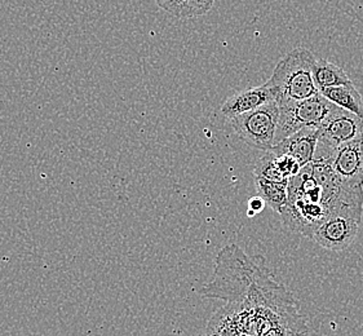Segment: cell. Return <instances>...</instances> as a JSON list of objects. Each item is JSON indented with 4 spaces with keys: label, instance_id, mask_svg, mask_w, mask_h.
Returning a JSON list of instances; mask_svg holds the SVG:
<instances>
[{
    "label": "cell",
    "instance_id": "obj_1",
    "mask_svg": "<svg viewBox=\"0 0 363 336\" xmlns=\"http://www.w3.org/2000/svg\"><path fill=\"white\" fill-rule=\"evenodd\" d=\"M287 193V203L281 211L284 225L312 238L314 230L327 216L323 191L313 175L312 162L291 177Z\"/></svg>",
    "mask_w": 363,
    "mask_h": 336
},
{
    "label": "cell",
    "instance_id": "obj_2",
    "mask_svg": "<svg viewBox=\"0 0 363 336\" xmlns=\"http://www.w3.org/2000/svg\"><path fill=\"white\" fill-rule=\"evenodd\" d=\"M317 59L304 47H298L284 55L277 64L267 82L276 96V101L306 100L320 95L314 81V65Z\"/></svg>",
    "mask_w": 363,
    "mask_h": 336
},
{
    "label": "cell",
    "instance_id": "obj_3",
    "mask_svg": "<svg viewBox=\"0 0 363 336\" xmlns=\"http://www.w3.org/2000/svg\"><path fill=\"white\" fill-rule=\"evenodd\" d=\"M278 106L279 119L274 145L306 127H320L331 110L334 109L335 103L328 101L326 97L320 94L306 100L278 101Z\"/></svg>",
    "mask_w": 363,
    "mask_h": 336
},
{
    "label": "cell",
    "instance_id": "obj_4",
    "mask_svg": "<svg viewBox=\"0 0 363 336\" xmlns=\"http://www.w3.org/2000/svg\"><path fill=\"white\" fill-rule=\"evenodd\" d=\"M278 119V103L270 101L257 109L229 119V123L235 135L250 147L269 152L276 141Z\"/></svg>",
    "mask_w": 363,
    "mask_h": 336
},
{
    "label": "cell",
    "instance_id": "obj_5",
    "mask_svg": "<svg viewBox=\"0 0 363 336\" xmlns=\"http://www.w3.org/2000/svg\"><path fill=\"white\" fill-rule=\"evenodd\" d=\"M362 211H335L327 215L313 233V240L323 249L344 251L356 240Z\"/></svg>",
    "mask_w": 363,
    "mask_h": 336
},
{
    "label": "cell",
    "instance_id": "obj_6",
    "mask_svg": "<svg viewBox=\"0 0 363 336\" xmlns=\"http://www.w3.org/2000/svg\"><path fill=\"white\" fill-rule=\"evenodd\" d=\"M318 130L320 144L330 149H336L345 142L363 136V118L335 105Z\"/></svg>",
    "mask_w": 363,
    "mask_h": 336
},
{
    "label": "cell",
    "instance_id": "obj_7",
    "mask_svg": "<svg viewBox=\"0 0 363 336\" xmlns=\"http://www.w3.org/2000/svg\"><path fill=\"white\" fill-rule=\"evenodd\" d=\"M330 159L342 181L353 188H363V136L331 149Z\"/></svg>",
    "mask_w": 363,
    "mask_h": 336
},
{
    "label": "cell",
    "instance_id": "obj_8",
    "mask_svg": "<svg viewBox=\"0 0 363 336\" xmlns=\"http://www.w3.org/2000/svg\"><path fill=\"white\" fill-rule=\"evenodd\" d=\"M318 144L320 130L318 127L313 125L295 132L294 135L277 142L270 152L276 155H290L300 163L301 167H304L314 159Z\"/></svg>",
    "mask_w": 363,
    "mask_h": 336
},
{
    "label": "cell",
    "instance_id": "obj_9",
    "mask_svg": "<svg viewBox=\"0 0 363 336\" xmlns=\"http://www.w3.org/2000/svg\"><path fill=\"white\" fill-rule=\"evenodd\" d=\"M270 101H276V96L265 83L264 86L248 88L246 91L230 96L225 103L221 105L220 111L224 117L232 119L240 114L257 109Z\"/></svg>",
    "mask_w": 363,
    "mask_h": 336
},
{
    "label": "cell",
    "instance_id": "obj_10",
    "mask_svg": "<svg viewBox=\"0 0 363 336\" xmlns=\"http://www.w3.org/2000/svg\"><path fill=\"white\" fill-rule=\"evenodd\" d=\"M320 95L326 97L328 101L335 103L336 106L354 113L357 116L363 118L362 96L358 92L353 83L337 87L325 88L320 89Z\"/></svg>",
    "mask_w": 363,
    "mask_h": 336
},
{
    "label": "cell",
    "instance_id": "obj_11",
    "mask_svg": "<svg viewBox=\"0 0 363 336\" xmlns=\"http://www.w3.org/2000/svg\"><path fill=\"white\" fill-rule=\"evenodd\" d=\"M158 7L179 18L199 17L210 12L213 0H155Z\"/></svg>",
    "mask_w": 363,
    "mask_h": 336
},
{
    "label": "cell",
    "instance_id": "obj_12",
    "mask_svg": "<svg viewBox=\"0 0 363 336\" xmlns=\"http://www.w3.org/2000/svg\"><path fill=\"white\" fill-rule=\"evenodd\" d=\"M314 81L317 87L320 89L325 88L345 86L352 83L349 79L348 74L342 70L340 66L328 62L327 60H317L314 65Z\"/></svg>",
    "mask_w": 363,
    "mask_h": 336
},
{
    "label": "cell",
    "instance_id": "obj_13",
    "mask_svg": "<svg viewBox=\"0 0 363 336\" xmlns=\"http://www.w3.org/2000/svg\"><path fill=\"white\" fill-rule=\"evenodd\" d=\"M254 183L257 196L262 198L264 202L273 211L281 213L284 205L287 203V198H289L287 185L268 181V180H264L260 177H254Z\"/></svg>",
    "mask_w": 363,
    "mask_h": 336
},
{
    "label": "cell",
    "instance_id": "obj_14",
    "mask_svg": "<svg viewBox=\"0 0 363 336\" xmlns=\"http://www.w3.org/2000/svg\"><path fill=\"white\" fill-rule=\"evenodd\" d=\"M252 174L254 177H260L273 183L284 184V185L289 184V179L278 168L276 154L272 153L270 150L265 152L262 158L256 162Z\"/></svg>",
    "mask_w": 363,
    "mask_h": 336
},
{
    "label": "cell",
    "instance_id": "obj_15",
    "mask_svg": "<svg viewBox=\"0 0 363 336\" xmlns=\"http://www.w3.org/2000/svg\"><path fill=\"white\" fill-rule=\"evenodd\" d=\"M274 154V153H273ZM277 164L278 168L281 169V172L284 174L289 180L291 177L298 175L301 171V166L295 158H292L290 155H276Z\"/></svg>",
    "mask_w": 363,
    "mask_h": 336
},
{
    "label": "cell",
    "instance_id": "obj_16",
    "mask_svg": "<svg viewBox=\"0 0 363 336\" xmlns=\"http://www.w3.org/2000/svg\"><path fill=\"white\" fill-rule=\"evenodd\" d=\"M265 206H267V203H265L264 199L259 197V196H257V197L250 198V199H248V216L252 218L256 213H260V212L265 208Z\"/></svg>",
    "mask_w": 363,
    "mask_h": 336
},
{
    "label": "cell",
    "instance_id": "obj_17",
    "mask_svg": "<svg viewBox=\"0 0 363 336\" xmlns=\"http://www.w3.org/2000/svg\"><path fill=\"white\" fill-rule=\"evenodd\" d=\"M202 336H211L210 334H208V332H204L203 335Z\"/></svg>",
    "mask_w": 363,
    "mask_h": 336
}]
</instances>
